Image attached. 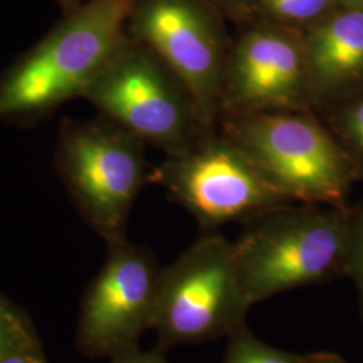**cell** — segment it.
<instances>
[{"label": "cell", "mask_w": 363, "mask_h": 363, "mask_svg": "<svg viewBox=\"0 0 363 363\" xmlns=\"http://www.w3.org/2000/svg\"><path fill=\"white\" fill-rule=\"evenodd\" d=\"M225 363H300V355L265 345L244 327L229 337Z\"/></svg>", "instance_id": "cell-14"}, {"label": "cell", "mask_w": 363, "mask_h": 363, "mask_svg": "<svg viewBox=\"0 0 363 363\" xmlns=\"http://www.w3.org/2000/svg\"><path fill=\"white\" fill-rule=\"evenodd\" d=\"M135 0H85L0 74V123L38 120L73 99L128 38Z\"/></svg>", "instance_id": "cell-1"}, {"label": "cell", "mask_w": 363, "mask_h": 363, "mask_svg": "<svg viewBox=\"0 0 363 363\" xmlns=\"http://www.w3.org/2000/svg\"><path fill=\"white\" fill-rule=\"evenodd\" d=\"M250 307L233 242L208 234L160 273L152 327L164 345L208 342L247 327Z\"/></svg>", "instance_id": "cell-6"}, {"label": "cell", "mask_w": 363, "mask_h": 363, "mask_svg": "<svg viewBox=\"0 0 363 363\" xmlns=\"http://www.w3.org/2000/svg\"><path fill=\"white\" fill-rule=\"evenodd\" d=\"M208 3L214 1V3H222V4H228V6H232V7H245V1L247 0H206Z\"/></svg>", "instance_id": "cell-22"}, {"label": "cell", "mask_w": 363, "mask_h": 363, "mask_svg": "<svg viewBox=\"0 0 363 363\" xmlns=\"http://www.w3.org/2000/svg\"><path fill=\"white\" fill-rule=\"evenodd\" d=\"M347 277L352 279L359 296V307L363 316V205L352 213L351 225L350 259Z\"/></svg>", "instance_id": "cell-15"}, {"label": "cell", "mask_w": 363, "mask_h": 363, "mask_svg": "<svg viewBox=\"0 0 363 363\" xmlns=\"http://www.w3.org/2000/svg\"><path fill=\"white\" fill-rule=\"evenodd\" d=\"M0 363H42V361H39L38 358L33 357V355H28V354H22L21 351L19 352H13L10 354L7 357H4Z\"/></svg>", "instance_id": "cell-19"}, {"label": "cell", "mask_w": 363, "mask_h": 363, "mask_svg": "<svg viewBox=\"0 0 363 363\" xmlns=\"http://www.w3.org/2000/svg\"><path fill=\"white\" fill-rule=\"evenodd\" d=\"M343 6V7H357V9H362L363 0H337V7Z\"/></svg>", "instance_id": "cell-21"}, {"label": "cell", "mask_w": 363, "mask_h": 363, "mask_svg": "<svg viewBox=\"0 0 363 363\" xmlns=\"http://www.w3.org/2000/svg\"><path fill=\"white\" fill-rule=\"evenodd\" d=\"M273 111H315L303 33L255 21L230 45L220 116Z\"/></svg>", "instance_id": "cell-9"}, {"label": "cell", "mask_w": 363, "mask_h": 363, "mask_svg": "<svg viewBox=\"0 0 363 363\" xmlns=\"http://www.w3.org/2000/svg\"><path fill=\"white\" fill-rule=\"evenodd\" d=\"M315 108L363 91V10L339 6L303 31Z\"/></svg>", "instance_id": "cell-11"}, {"label": "cell", "mask_w": 363, "mask_h": 363, "mask_svg": "<svg viewBox=\"0 0 363 363\" xmlns=\"http://www.w3.org/2000/svg\"><path fill=\"white\" fill-rule=\"evenodd\" d=\"M57 1L61 6V9H62L65 15L76 11L79 6H82L85 3V0H57Z\"/></svg>", "instance_id": "cell-20"}, {"label": "cell", "mask_w": 363, "mask_h": 363, "mask_svg": "<svg viewBox=\"0 0 363 363\" xmlns=\"http://www.w3.org/2000/svg\"><path fill=\"white\" fill-rule=\"evenodd\" d=\"M128 34L181 78L208 130L218 128L220 89L232 42L206 0H135Z\"/></svg>", "instance_id": "cell-8"}, {"label": "cell", "mask_w": 363, "mask_h": 363, "mask_svg": "<svg viewBox=\"0 0 363 363\" xmlns=\"http://www.w3.org/2000/svg\"><path fill=\"white\" fill-rule=\"evenodd\" d=\"M115 363H167L159 352H140L135 349L117 354Z\"/></svg>", "instance_id": "cell-17"}, {"label": "cell", "mask_w": 363, "mask_h": 363, "mask_svg": "<svg viewBox=\"0 0 363 363\" xmlns=\"http://www.w3.org/2000/svg\"><path fill=\"white\" fill-rule=\"evenodd\" d=\"M328 105L333 106L330 130L355 171H363V91Z\"/></svg>", "instance_id": "cell-13"}, {"label": "cell", "mask_w": 363, "mask_h": 363, "mask_svg": "<svg viewBox=\"0 0 363 363\" xmlns=\"http://www.w3.org/2000/svg\"><path fill=\"white\" fill-rule=\"evenodd\" d=\"M27 337L21 320L0 303V361L25 347Z\"/></svg>", "instance_id": "cell-16"}, {"label": "cell", "mask_w": 363, "mask_h": 363, "mask_svg": "<svg viewBox=\"0 0 363 363\" xmlns=\"http://www.w3.org/2000/svg\"><path fill=\"white\" fill-rule=\"evenodd\" d=\"M247 223L233 249L252 306L298 286L347 277L350 210L288 203Z\"/></svg>", "instance_id": "cell-2"}, {"label": "cell", "mask_w": 363, "mask_h": 363, "mask_svg": "<svg viewBox=\"0 0 363 363\" xmlns=\"http://www.w3.org/2000/svg\"><path fill=\"white\" fill-rule=\"evenodd\" d=\"M300 363H346L340 357L330 352H313L300 355Z\"/></svg>", "instance_id": "cell-18"}, {"label": "cell", "mask_w": 363, "mask_h": 363, "mask_svg": "<svg viewBox=\"0 0 363 363\" xmlns=\"http://www.w3.org/2000/svg\"><path fill=\"white\" fill-rule=\"evenodd\" d=\"M256 21L306 31L337 7V0H247Z\"/></svg>", "instance_id": "cell-12"}, {"label": "cell", "mask_w": 363, "mask_h": 363, "mask_svg": "<svg viewBox=\"0 0 363 363\" xmlns=\"http://www.w3.org/2000/svg\"><path fill=\"white\" fill-rule=\"evenodd\" d=\"M54 164L67 190L109 244L124 241L132 203L148 182L145 144L99 115L61 123Z\"/></svg>", "instance_id": "cell-5"}, {"label": "cell", "mask_w": 363, "mask_h": 363, "mask_svg": "<svg viewBox=\"0 0 363 363\" xmlns=\"http://www.w3.org/2000/svg\"><path fill=\"white\" fill-rule=\"evenodd\" d=\"M82 99L164 155L181 152L211 132L181 78L130 34Z\"/></svg>", "instance_id": "cell-4"}, {"label": "cell", "mask_w": 363, "mask_h": 363, "mask_svg": "<svg viewBox=\"0 0 363 363\" xmlns=\"http://www.w3.org/2000/svg\"><path fill=\"white\" fill-rule=\"evenodd\" d=\"M111 247L86 303L84 333L94 350L121 354L152 325L160 273L143 249L125 240Z\"/></svg>", "instance_id": "cell-10"}, {"label": "cell", "mask_w": 363, "mask_h": 363, "mask_svg": "<svg viewBox=\"0 0 363 363\" xmlns=\"http://www.w3.org/2000/svg\"><path fill=\"white\" fill-rule=\"evenodd\" d=\"M148 182L166 189L205 229L255 220L295 203L265 179L244 151L220 128L181 152L166 155Z\"/></svg>", "instance_id": "cell-7"}, {"label": "cell", "mask_w": 363, "mask_h": 363, "mask_svg": "<svg viewBox=\"0 0 363 363\" xmlns=\"http://www.w3.org/2000/svg\"><path fill=\"white\" fill-rule=\"evenodd\" d=\"M313 111L222 115L220 128L295 203L346 208L357 171Z\"/></svg>", "instance_id": "cell-3"}]
</instances>
